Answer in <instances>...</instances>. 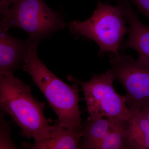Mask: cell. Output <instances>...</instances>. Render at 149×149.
I'll list each match as a JSON object with an SVG mask.
<instances>
[{
  "label": "cell",
  "instance_id": "obj_1",
  "mask_svg": "<svg viewBox=\"0 0 149 149\" xmlns=\"http://www.w3.org/2000/svg\"><path fill=\"white\" fill-rule=\"evenodd\" d=\"M45 104L32 95L30 87L18 78L0 76L1 108L21 128V135L35 143L53 137L56 130L52 120L44 113Z\"/></svg>",
  "mask_w": 149,
  "mask_h": 149
},
{
  "label": "cell",
  "instance_id": "obj_2",
  "mask_svg": "<svg viewBox=\"0 0 149 149\" xmlns=\"http://www.w3.org/2000/svg\"><path fill=\"white\" fill-rule=\"evenodd\" d=\"M38 43H32L22 68L32 77L58 117L60 124L69 129L82 130L78 86L70 85L48 69L37 55Z\"/></svg>",
  "mask_w": 149,
  "mask_h": 149
},
{
  "label": "cell",
  "instance_id": "obj_3",
  "mask_svg": "<svg viewBox=\"0 0 149 149\" xmlns=\"http://www.w3.org/2000/svg\"><path fill=\"white\" fill-rule=\"evenodd\" d=\"M126 22L119 6L98 1L93 15L84 21L74 20L68 24L70 32L78 38L95 42L100 47L99 56L117 55L123 38L128 33Z\"/></svg>",
  "mask_w": 149,
  "mask_h": 149
},
{
  "label": "cell",
  "instance_id": "obj_4",
  "mask_svg": "<svg viewBox=\"0 0 149 149\" xmlns=\"http://www.w3.org/2000/svg\"><path fill=\"white\" fill-rule=\"evenodd\" d=\"M1 15L0 30L19 28L28 33L29 40L39 44L66 25L61 15L43 0H16Z\"/></svg>",
  "mask_w": 149,
  "mask_h": 149
},
{
  "label": "cell",
  "instance_id": "obj_5",
  "mask_svg": "<svg viewBox=\"0 0 149 149\" xmlns=\"http://www.w3.org/2000/svg\"><path fill=\"white\" fill-rule=\"evenodd\" d=\"M81 86L90 116L88 120L105 117L128 120L131 111L125 96L117 93L113 87L114 75L110 69L104 73L94 74L91 80L82 82L71 77Z\"/></svg>",
  "mask_w": 149,
  "mask_h": 149
},
{
  "label": "cell",
  "instance_id": "obj_6",
  "mask_svg": "<svg viewBox=\"0 0 149 149\" xmlns=\"http://www.w3.org/2000/svg\"><path fill=\"white\" fill-rule=\"evenodd\" d=\"M110 56V69L125 89L126 104L130 110L149 109L148 62L139 56L135 59L121 51L117 55Z\"/></svg>",
  "mask_w": 149,
  "mask_h": 149
},
{
  "label": "cell",
  "instance_id": "obj_7",
  "mask_svg": "<svg viewBox=\"0 0 149 149\" xmlns=\"http://www.w3.org/2000/svg\"><path fill=\"white\" fill-rule=\"evenodd\" d=\"M29 39L18 40L0 30V76H12L23 66L32 45Z\"/></svg>",
  "mask_w": 149,
  "mask_h": 149
},
{
  "label": "cell",
  "instance_id": "obj_8",
  "mask_svg": "<svg viewBox=\"0 0 149 149\" xmlns=\"http://www.w3.org/2000/svg\"><path fill=\"white\" fill-rule=\"evenodd\" d=\"M126 22L129 24L128 39L123 43L120 51L128 48L138 52L149 63V26L142 23L133 10L128 0H116Z\"/></svg>",
  "mask_w": 149,
  "mask_h": 149
},
{
  "label": "cell",
  "instance_id": "obj_9",
  "mask_svg": "<svg viewBox=\"0 0 149 149\" xmlns=\"http://www.w3.org/2000/svg\"><path fill=\"white\" fill-rule=\"evenodd\" d=\"M128 121L104 117L87 120L83 124L84 141L80 144L79 149H89L92 145L113 131L127 128Z\"/></svg>",
  "mask_w": 149,
  "mask_h": 149
},
{
  "label": "cell",
  "instance_id": "obj_10",
  "mask_svg": "<svg viewBox=\"0 0 149 149\" xmlns=\"http://www.w3.org/2000/svg\"><path fill=\"white\" fill-rule=\"evenodd\" d=\"M54 125L56 132L53 137L32 145L24 143L22 144V148L32 149H79L80 139L83 138L82 130L64 128L60 125L58 120H56Z\"/></svg>",
  "mask_w": 149,
  "mask_h": 149
},
{
  "label": "cell",
  "instance_id": "obj_11",
  "mask_svg": "<svg viewBox=\"0 0 149 149\" xmlns=\"http://www.w3.org/2000/svg\"><path fill=\"white\" fill-rule=\"evenodd\" d=\"M131 111L126 130V148L149 149V120L143 111Z\"/></svg>",
  "mask_w": 149,
  "mask_h": 149
},
{
  "label": "cell",
  "instance_id": "obj_12",
  "mask_svg": "<svg viewBox=\"0 0 149 149\" xmlns=\"http://www.w3.org/2000/svg\"><path fill=\"white\" fill-rule=\"evenodd\" d=\"M126 128L113 131L92 145L89 149H127Z\"/></svg>",
  "mask_w": 149,
  "mask_h": 149
},
{
  "label": "cell",
  "instance_id": "obj_13",
  "mask_svg": "<svg viewBox=\"0 0 149 149\" xmlns=\"http://www.w3.org/2000/svg\"><path fill=\"white\" fill-rule=\"evenodd\" d=\"M5 112L1 108L0 114V149H17L10 136V127L4 118Z\"/></svg>",
  "mask_w": 149,
  "mask_h": 149
},
{
  "label": "cell",
  "instance_id": "obj_14",
  "mask_svg": "<svg viewBox=\"0 0 149 149\" xmlns=\"http://www.w3.org/2000/svg\"><path fill=\"white\" fill-rule=\"evenodd\" d=\"M148 19L149 26V0H128Z\"/></svg>",
  "mask_w": 149,
  "mask_h": 149
},
{
  "label": "cell",
  "instance_id": "obj_15",
  "mask_svg": "<svg viewBox=\"0 0 149 149\" xmlns=\"http://www.w3.org/2000/svg\"><path fill=\"white\" fill-rule=\"evenodd\" d=\"M15 1L16 0H0V12L9 8Z\"/></svg>",
  "mask_w": 149,
  "mask_h": 149
},
{
  "label": "cell",
  "instance_id": "obj_16",
  "mask_svg": "<svg viewBox=\"0 0 149 149\" xmlns=\"http://www.w3.org/2000/svg\"><path fill=\"white\" fill-rule=\"evenodd\" d=\"M142 111L143 112L147 118L149 120V109L146 110Z\"/></svg>",
  "mask_w": 149,
  "mask_h": 149
}]
</instances>
